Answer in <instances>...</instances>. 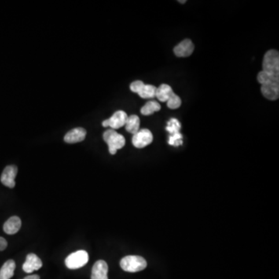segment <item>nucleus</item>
I'll list each match as a JSON object with an SVG mask.
<instances>
[{
  "instance_id": "2eb2a0df",
  "label": "nucleus",
  "mask_w": 279,
  "mask_h": 279,
  "mask_svg": "<svg viewBox=\"0 0 279 279\" xmlns=\"http://www.w3.org/2000/svg\"><path fill=\"white\" fill-rule=\"evenodd\" d=\"M16 263L13 260H8L0 269V279H10L14 275Z\"/></svg>"
},
{
  "instance_id": "7ed1b4c3",
  "label": "nucleus",
  "mask_w": 279,
  "mask_h": 279,
  "mask_svg": "<svg viewBox=\"0 0 279 279\" xmlns=\"http://www.w3.org/2000/svg\"><path fill=\"white\" fill-rule=\"evenodd\" d=\"M103 140L108 145L110 153L112 155H116V151L123 148L126 144L124 137L112 129L104 132Z\"/></svg>"
},
{
  "instance_id": "4468645a",
  "label": "nucleus",
  "mask_w": 279,
  "mask_h": 279,
  "mask_svg": "<svg viewBox=\"0 0 279 279\" xmlns=\"http://www.w3.org/2000/svg\"><path fill=\"white\" fill-rule=\"evenodd\" d=\"M21 220L18 217H12L4 223L3 229L5 233L13 235L17 233L21 228Z\"/></svg>"
},
{
  "instance_id": "9d476101",
  "label": "nucleus",
  "mask_w": 279,
  "mask_h": 279,
  "mask_svg": "<svg viewBox=\"0 0 279 279\" xmlns=\"http://www.w3.org/2000/svg\"><path fill=\"white\" fill-rule=\"evenodd\" d=\"M194 49H195V47H194L192 41L189 39H185L174 48V53L177 57H189V56H192Z\"/></svg>"
},
{
  "instance_id": "423d86ee",
  "label": "nucleus",
  "mask_w": 279,
  "mask_h": 279,
  "mask_svg": "<svg viewBox=\"0 0 279 279\" xmlns=\"http://www.w3.org/2000/svg\"><path fill=\"white\" fill-rule=\"evenodd\" d=\"M130 90L137 93L142 99H152L156 96L157 88L152 85H145L141 81H135L130 84Z\"/></svg>"
},
{
  "instance_id": "20e7f679",
  "label": "nucleus",
  "mask_w": 279,
  "mask_h": 279,
  "mask_svg": "<svg viewBox=\"0 0 279 279\" xmlns=\"http://www.w3.org/2000/svg\"><path fill=\"white\" fill-rule=\"evenodd\" d=\"M146 260L141 256L137 255H129L124 257L120 261L121 269L126 272H138L146 269Z\"/></svg>"
},
{
  "instance_id": "f3484780",
  "label": "nucleus",
  "mask_w": 279,
  "mask_h": 279,
  "mask_svg": "<svg viewBox=\"0 0 279 279\" xmlns=\"http://www.w3.org/2000/svg\"><path fill=\"white\" fill-rule=\"evenodd\" d=\"M161 111V105L158 102L149 101L141 108V112L144 116H150L154 112Z\"/></svg>"
},
{
  "instance_id": "aec40b11",
  "label": "nucleus",
  "mask_w": 279,
  "mask_h": 279,
  "mask_svg": "<svg viewBox=\"0 0 279 279\" xmlns=\"http://www.w3.org/2000/svg\"><path fill=\"white\" fill-rule=\"evenodd\" d=\"M7 247V241L3 237H0V251H4Z\"/></svg>"
},
{
  "instance_id": "6ab92c4d",
  "label": "nucleus",
  "mask_w": 279,
  "mask_h": 279,
  "mask_svg": "<svg viewBox=\"0 0 279 279\" xmlns=\"http://www.w3.org/2000/svg\"><path fill=\"white\" fill-rule=\"evenodd\" d=\"M182 138H183V137H182L180 132L179 133H174L172 135L169 136L168 144L174 147L180 146V145L183 144Z\"/></svg>"
},
{
  "instance_id": "39448f33",
  "label": "nucleus",
  "mask_w": 279,
  "mask_h": 279,
  "mask_svg": "<svg viewBox=\"0 0 279 279\" xmlns=\"http://www.w3.org/2000/svg\"><path fill=\"white\" fill-rule=\"evenodd\" d=\"M89 254L86 251H78L68 255L65 259V265L71 270L80 269L89 262Z\"/></svg>"
},
{
  "instance_id": "0eeeda50",
  "label": "nucleus",
  "mask_w": 279,
  "mask_h": 279,
  "mask_svg": "<svg viewBox=\"0 0 279 279\" xmlns=\"http://www.w3.org/2000/svg\"><path fill=\"white\" fill-rule=\"evenodd\" d=\"M153 134L148 129H142L133 134L132 144L137 148H144L153 141Z\"/></svg>"
},
{
  "instance_id": "f03ea898",
  "label": "nucleus",
  "mask_w": 279,
  "mask_h": 279,
  "mask_svg": "<svg viewBox=\"0 0 279 279\" xmlns=\"http://www.w3.org/2000/svg\"><path fill=\"white\" fill-rule=\"evenodd\" d=\"M155 97L159 99L160 102H167V107L171 110H175L181 107V98L173 92L171 86L167 84H162L159 88H157Z\"/></svg>"
},
{
  "instance_id": "a211bd4d",
  "label": "nucleus",
  "mask_w": 279,
  "mask_h": 279,
  "mask_svg": "<svg viewBox=\"0 0 279 279\" xmlns=\"http://www.w3.org/2000/svg\"><path fill=\"white\" fill-rule=\"evenodd\" d=\"M180 129H181V123L179 121L174 118H171L167 122L166 130L169 132L170 135H172L174 133H179Z\"/></svg>"
},
{
  "instance_id": "9b49d317",
  "label": "nucleus",
  "mask_w": 279,
  "mask_h": 279,
  "mask_svg": "<svg viewBox=\"0 0 279 279\" xmlns=\"http://www.w3.org/2000/svg\"><path fill=\"white\" fill-rule=\"evenodd\" d=\"M108 265L105 261H97L92 269L91 279H108Z\"/></svg>"
},
{
  "instance_id": "ddd939ff",
  "label": "nucleus",
  "mask_w": 279,
  "mask_h": 279,
  "mask_svg": "<svg viewBox=\"0 0 279 279\" xmlns=\"http://www.w3.org/2000/svg\"><path fill=\"white\" fill-rule=\"evenodd\" d=\"M86 137V130L82 127H77L66 133L64 141L68 144H75V143L82 142Z\"/></svg>"
},
{
  "instance_id": "4be33fe9",
  "label": "nucleus",
  "mask_w": 279,
  "mask_h": 279,
  "mask_svg": "<svg viewBox=\"0 0 279 279\" xmlns=\"http://www.w3.org/2000/svg\"><path fill=\"white\" fill-rule=\"evenodd\" d=\"M178 2H182V3H185V2H186V1H178Z\"/></svg>"
},
{
  "instance_id": "f8f14e48",
  "label": "nucleus",
  "mask_w": 279,
  "mask_h": 279,
  "mask_svg": "<svg viewBox=\"0 0 279 279\" xmlns=\"http://www.w3.org/2000/svg\"><path fill=\"white\" fill-rule=\"evenodd\" d=\"M43 264L40 259L39 257L34 254H29L26 258V262L23 265V270L26 273H32L33 272L39 270L41 269Z\"/></svg>"
},
{
  "instance_id": "6e6552de",
  "label": "nucleus",
  "mask_w": 279,
  "mask_h": 279,
  "mask_svg": "<svg viewBox=\"0 0 279 279\" xmlns=\"http://www.w3.org/2000/svg\"><path fill=\"white\" fill-rule=\"evenodd\" d=\"M127 118L128 116L124 111H116L110 119L103 121L102 124L104 127L110 126L112 130H116L125 126Z\"/></svg>"
},
{
  "instance_id": "dca6fc26",
  "label": "nucleus",
  "mask_w": 279,
  "mask_h": 279,
  "mask_svg": "<svg viewBox=\"0 0 279 279\" xmlns=\"http://www.w3.org/2000/svg\"><path fill=\"white\" fill-rule=\"evenodd\" d=\"M140 118L137 115H131L128 116L125 124L126 130L132 134H135L136 133L140 130Z\"/></svg>"
},
{
  "instance_id": "412c9836",
  "label": "nucleus",
  "mask_w": 279,
  "mask_h": 279,
  "mask_svg": "<svg viewBox=\"0 0 279 279\" xmlns=\"http://www.w3.org/2000/svg\"><path fill=\"white\" fill-rule=\"evenodd\" d=\"M23 279H40V276L38 275H33V276H27Z\"/></svg>"
},
{
  "instance_id": "1a4fd4ad",
  "label": "nucleus",
  "mask_w": 279,
  "mask_h": 279,
  "mask_svg": "<svg viewBox=\"0 0 279 279\" xmlns=\"http://www.w3.org/2000/svg\"><path fill=\"white\" fill-rule=\"evenodd\" d=\"M17 167L15 166H9L5 167L1 175V182L5 186L13 189L16 185L15 178L17 174Z\"/></svg>"
},
{
  "instance_id": "f257e3e1",
  "label": "nucleus",
  "mask_w": 279,
  "mask_h": 279,
  "mask_svg": "<svg viewBox=\"0 0 279 279\" xmlns=\"http://www.w3.org/2000/svg\"><path fill=\"white\" fill-rule=\"evenodd\" d=\"M262 71L258 75V81L262 85V93L269 100H277L279 97V53L270 50L264 56Z\"/></svg>"
}]
</instances>
